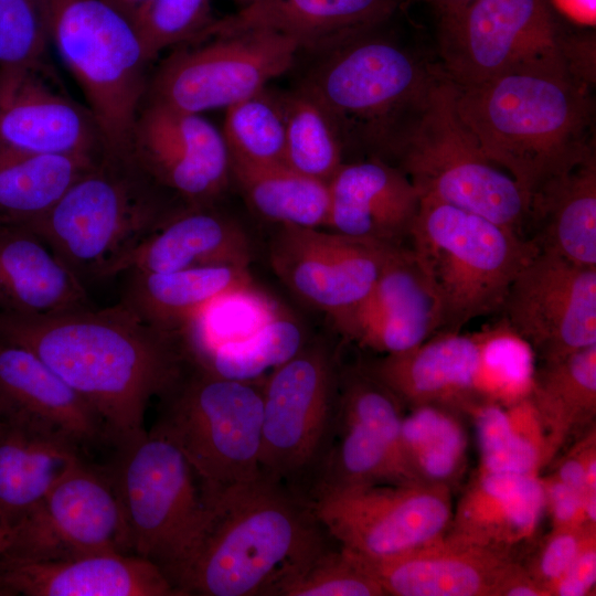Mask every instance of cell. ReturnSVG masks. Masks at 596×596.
Returning <instances> with one entry per match:
<instances>
[{"mask_svg": "<svg viewBox=\"0 0 596 596\" xmlns=\"http://www.w3.org/2000/svg\"><path fill=\"white\" fill-rule=\"evenodd\" d=\"M593 539H596V525L553 528L541 541L528 563L522 565L550 596V587Z\"/></svg>", "mask_w": 596, "mask_h": 596, "instance_id": "ee69618b", "label": "cell"}, {"mask_svg": "<svg viewBox=\"0 0 596 596\" xmlns=\"http://www.w3.org/2000/svg\"><path fill=\"white\" fill-rule=\"evenodd\" d=\"M252 248L244 230L212 205H183L132 249L115 276L166 273L204 266L248 267Z\"/></svg>", "mask_w": 596, "mask_h": 596, "instance_id": "4316f807", "label": "cell"}, {"mask_svg": "<svg viewBox=\"0 0 596 596\" xmlns=\"http://www.w3.org/2000/svg\"><path fill=\"white\" fill-rule=\"evenodd\" d=\"M405 0H256L215 21L202 33L269 30L294 39L300 49L324 51L382 26Z\"/></svg>", "mask_w": 596, "mask_h": 596, "instance_id": "484cf974", "label": "cell"}, {"mask_svg": "<svg viewBox=\"0 0 596 596\" xmlns=\"http://www.w3.org/2000/svg\"><path fill=\"white\" fill-rule=\"evenodd\" d=\"M103 156L40 153L0 142V223L40 217Z\"/></svg>", "mask_w": 596, "mask_h": 596, "instance_id": "836d02e7", "label": "cell"}, {"mask_svg": "<svg viewBox=\"0 0 596 596\" xmlns=\"http://www.w3.org/2000/svg\"><path fill=\"white\" fill-rule=\"evenodd\" d=\"M402 445L417 482L450 487L464 470L467 435L454 409L433 405L411 408L402 422Z\"/></svg>", "mask_w": 596, "mask_h": 596, "instance_id": "8d00e7d4", "label": "cell"}, {"mask_svg": "<svg viewBox=\"0 0 596 596\" xmlns=\"http://www.w3.org/2000/svg\"><path fill=\"white\" fill-rule=\"evenodd\" d=\"M113 447L114 456L105 468L124 509L130 551L167 576L203 515L199 478L178 446L153 426Z\"/></svg>", "mask_w": 596, "mask_h": 596, "instance_id": "30bf717a", "label": "cell"}, {"mask_svg": "<svg viewBox=\"0 0 596 596\" xmlns=\"http://www.w3.org/2000/svg\"><path fill=\"white\" fill-rule=\"evenodd\" d=\"M348 555L385 595L392 596H503L510 582L524 571L512 552L448 532L390 558L363 560Z\"/></svg>", "mask_w": 596, "mask_h": 596, "instance_id": "ffe728a7", "label": "cell"}, {"mask_svg": "<svg viewBox=\"0 0 596 596\" xmlns=\"http://www.w3.org/2000/svg\"><path fill=\"white\" fill-rule=\"evenodd\" d=\"M299 50L294 39L269 30L201 33L161 62L146 100L196 114L226 109L286 73Z\"/></svg>", "mask_w": 596, "mask_h": 596, "instance_id": "7c38bea8", "label": "cell"}, {"mask_svg": "<svg viewBox=\"0 0 596 596\" xmlns=\"http://www.w3.org/2000/svg\"><path fill=\"white\" fill-rule=\"evenodd\" d=\"M128 274L120 302L151 327L175 337L215 299L255 288L248 267L240 266Z\"/></svg>", "mask_w": 596, "mask_h": 596, "instance_id": "1f68e13d", "label": "cell"}, {"mask_svg": "<svg viewBox=\"0 0 596 596\" xmlns=\"http://www.w3.org/2000/svg\"><path fill=\"white\" fill-rule=\"evenodd\" d=\"M222 135L231 162L252 166L284 163L283 94L265 87L227 107Z\"/></svg>", "mask_w": 596, "mask_h": 596, "instance_id": "ab89813d", "label": "cell"}, {"mask_svg": "<svg viewBox=\"0 0 596 596\" xmlns=\"http://www.w3.org/2000/svg\"><path fill=\"white\" fill-rule=\"evenodd\" d=\"M307 500L340 549L363 560L398 556L440 538L454 513L450 487L426 482L321 490Z\"/></svg>", "mask_w": 596, "mask_h": 596, "instance_id": "5bb4252c", "label": "cell"}, {"mask_svg": "<svg viewBox=\"0 0 596 596\" xmlns=\"http://www.w3.org/2000/svg\"><path fill=\"white\" fill-rule=\"evenodd\" d=\"M0 339L36 354L99 415L110 445L143 428L149 402L188 362L180 340L119 302L49 316L0 315Z\"/></svg>", "mask_w": 596, "mask_h": 596, "instance_id": "6da1fadb", "label": "cell"}, {"mask_svg": "<svg viewBox=\"0 0 596 596\" xmlns=\"http://www.w3.org/2000/svg\"><path fill=\"white\" fill-rule=\"evenodd\" d=\"M84 454L82 446L57 430L2 414L0 511L14 526Z\"/></svg>", "mask_w": 596, "mask_h": 596, "instance_id": "f546056e", "label": "cell"}, {"mask_svg": "<svg viewBox=\"0 0 596 596\" xmlns=\"http://www.w3.org/2000/svg\"><path fill=\"white\" fill-rule=\"evenodd\" d=\"M88 307L85 284L38 234L0 223V315L49 316Z\"/></svg>", "mask_w": 596, "mask_h": 596, "instance_id": "83f0119b", "label": "cell"}, {"mask_svg": "<svg viewBox=\"0 0 596 596\" xmlns=\"http://www.w3.org/2000/svg\"><path fill=\"white\" fill-rule=\"evenodd\" d=\"M596 585V539L589 541L564 574L550 587V596H586Z\"/></svg>", "mask_w": 596, "mask_h": 596, "instance_id": "bcb514c9", "label": "cell"}, {"mask_svg": "<svg viewBox=\"0 0 596 596\" xmlns=\"http://www.w3.org/2000/svg\"><path fill=\"white\" fill-rule=\"evenodd\" d=\"M380 28L321 51L298 88L324 109L344 150L392 163L444 72Z\"/></svg>", "mask_w": 596, "mask_h": 596, "instance_id": "277c9868", "label": "cell"}, {"mask_svg": "<svg viewBox=\"0 0 596 596\" xmlns=\"http://www.w3.org/2000/svg\"><path fill=\"white\" fill-rule=\"evenodd\" d=\"M339 379L322 342L272 370L263 383L262 473L285 482L318 469L336 433Z\"/></svg>", "mask_w": 596, "mask_h": 596, "instance_id": "4fadbf2b", "label": "cell"}, {"mask_svg": "<svg viewBox=\"0 0 596 596\" xmlns=\"http://www.w3.org/2000/svg\"><path fill=\"white\" fill-rule=\"evenodd\" d=\"M0 408L57 430L84 449L110 444L95 409L36 354L0 339Z\"/></svg>", "mask_w": 596, "mask_h": 596, "instance_id": "d4e9b609", "label": "cell"}, {"mask_svg": "<svg viewBox=\"0 0 596 596\" xmlns=\"http://www.w3.org/2000/svg\"><path fill=\"white\" fill-rule=\"evenodd\" d=\"M1 417H2V411H1V408H0V419H1Z\"/></svg>", "mask_w": 596, "mask_h": 596, "instance_id": "f5cc1de1", "label": "cell"}, {"mask_svg": "<svg viewBox=\"0 0 596 596\" xmlns=\"http://www.w3.org/2000/svg\"><path fill=\"white\" fill-rule=\"evenodd\" d=\"M0 142L40 153H107L94 115L57 88L47 63L0 66Z\"/></svg>", "mask_w": 596, "mask_h": 596, "instance_id": "d6986e66", "label": "cell"}, {"mask_svg": "<svg viewBox=\"0 0 596 596\" xmlns=\"http://www.w3.org/2000/svg\"><path fill=\"white\" fill-rule=\"evenodd\" d=\"M3 596H173L162 570L131 553L36 560L0 553Z\"/></svg>", "mask_w": 596, "mask_h": 596, "instance_id": "7402d4cb", "label": "cell"}, {"mask_svg": "<svg viewBox=\"0 0 596 596\" xmlns=\"http://www.w3.org/2000/svg\"><path fill=\"white\" fill-rule=\"evenodd\" d=\"M454 86L461 121L530 200L595 152L592 85L570 72L530 71Z\"/></svg>", "mask_w": 596, "mask_h": 596, "instance_id": "3957f363", "label": "cell"}, {"mask_svg": "<svg viewBox=\"0 0 596 596\" xmlns=\"http://www.w3.org/2000/svg\"><path fill=\"white\" fill-rule=\"evenodd\" d=\"M392 163L409 178L421 198L480 215L524 236L530 196L481 150L456 111L455 86L445 74Z\"/></svg>", "mask_w": 596, "mask_h": 596, "instance_id": "ba28073f", "label": "cell"}, {"mask_svg": "<svg viewBox=\"0 0 596 596\" xmlns=\"http://www.w3.org/2000/svg\"><path fill=\"white\" fill-rule=\"evenodd\" d=\"M272 595L385 596L382 587L342 550L324 549L283 578Z\"/></svg>", "mask_w": 596, "mask_h": 596, "instance_id": "b9f144b4", "label": "cell"}, {"mask_svg": "<svg viewBox=\"0 0 596 596\" xmlns=\"http://www.w3.org/2000/svg\"><path fill=\"white\" fill-rule=\"evenodd\" d=\"M305 344L300 326L277 313L248 336L222 343L188 363L216 376L256 381L264 372L292 358Z\"/></svg>", "mask_w": 596, "mask_h": 596, "instance_id": "74e56055", "label": "cell"}, {"mask_svg": "<svg viewBox=\"0 0 596 596\" xmlns=\"http://www.w3.org/2000/svg\"><path fill=\"white\" fill-rule=\"evenodd\" d=\"M97 552L131 553L129 533L105 466L84 458L14 524L11 544L2 553L54 560Z\"/></svg>", "mask_w": 596, "mask_h": 596, "instance_id": "9a60e30c", "label": "cell"}, {"mask_svg": "<svg viewBox=\"0 0 596 596\" xmlns=\"http://www.w3.org/2000/svg\"><path fill=\"white\" fill-rule=\"evenodd\" d=\"M167 193L129 157L106 153L50 210L22 225L85 284L115 276L119 263L177 209Z\"/></svg>", "mask_w": 596, "mask_h": 596, "instance_id": "5b68a950", "label": "cell"}, {"mask_svg": "<svg viewBox=\"0 0 596 596\" xmlns=\"http://www.w3.org/2000/svg\"><path fill=\"white\" fill-rule=\"evenodd\" d=\"M556 11L575 24L594 26L596 0H547Z\"/></svg>", "mask_w": 596, "mask_h": 596, "instance_id": "7dc6e473", "label": "cell"}, {"mask_svg": "<svg viewBox=\"0 0 596 596\" xmlns=\"http://www.w3.org/2000/svg\"><path fill=\"white\" fill-rule=\"evenodd\" d=\"M436 10L439 28L455 21L461 12L475 0H427Z\"/></svg>", "mask_w": 596, "mask_h": 596, "instance_id": "c3c4849f", "label": "cell"}, {"mask_svg": "<svg viewBox=\"0 0 596 596\" xmlns=\"http://www.w3.org/2000/svg\"><path fill=\"white\" fill-rule=\"evenodd\" d=\"M408 240L438 301V333L460 332L500 311L513 279L539 251L507 227L427 198H421Z\"/></svg>", "mask_w": 596, "mask_h": 596, "instance_id": "8992f818", "label": "cell"}, {"mask_svg": "<svg viewBox=\"0 0 596 596\" xmlns=\"http://www.w3.org/2000/svg\"><path fill=\"white\" fill-rule=\"evenodd\" d=\"M232 178L247 203L267 221L279 225H328L329 185L285 163L252 166L231 162Z\"/></svg>", "mask_w": 596, "mask_h": 596, "instance_id": "d590c367", "label": "cell"}, {"mask_svg": "<svg viewBox=\"0 0 596 596\" xmlns=\"http://www.w3.org/2000/svg\"><path fill=\"white\" fill-rule=\"evenodd\" d=\"M546 436L551 458L596 415V344L543 362L528 396Z\"/></svg>", "mask_w": 596, "mask_h": 596, "instance_id": "d6a6232c", "label": "cell"}, {"mask_svg": "<svg viewBox=\"0 0 596 596\" xmlns=\"http://www.w3.org/2000/svg\"><path fill=\"white\" fill-rule=\"evenodd\" d=\"M49 44L41 0H0V66L45 64Z\"/></svg>", "mask_w": 596, "mask_h": 596, "instance_id": "7bdbcfd3", "label": "cell"}, {"mask_svg": "<svg viewBox=\"0 0 596 596\" xmlns=\"http://www.w3.org/2000/svg\"><path fill=\"white\" fill-rule=\"evenodd\" d=\"M395 246L318 227L280 225L272 237L269 260L297 297L329 315L343 333Z\"/></svg>", "mask_w": 596, "mask_h": 596, "instance_id": "2e32d148", "label": "cell"}, {"mask_svg": "<svg viewBox=\"0 0 596 596\" xmlns=\"http://www.w3.org/2000/svg\"><path fill=\"white\" fill-rule=\"evenodd\" d=\"M125 15L129 21L136 15L148 0H103Z\"/></svg>", "mask_w": 596, "mask_h": 596, "instance_id": "681fc988", "label": "cell"}, {"mask_svg": "<svg viewBox=\"0 0 596 596\" xmlns=\"http://www.w3.org/2000/svg\"><path fill=\"white\" fill-rule=\"evenodd\" d=\"M545 511L550 513L553 528L588 524L585 519L583 496L554 476L541 478ZM592 525V524H590Z\"/></svg>", "mask_w": 596, "mask_h": 596, "instance_id": "f6af8a7d", "label": "cell"}, {"mask_svg": "<svg viewBox=\"0 0 596 596\" xmlns=\"http://www.w3.org/2000/svg\"><path fill=\"white\" fill-rule=\"evenodd\" d=\"M50 43L82 88L106 152L129 157L149 61L131 22L103 0H41Z\"/></svg>", "mask_w": 596, "mask_h": 596, "instance_id": "52a82bcc", "label": "cell"}, {"mask_svg": "<svg viewBox=\"0 0 596 596\" xmlns=\"http://www.w3.org/2000/svg\"><path fill=\"white\" fill-rule=\"evenodd\" d=\"M486 331L436 333L419 345L363 366L409 408L441 406L460 413L483 403L479 394Z\"/></svg>", "mask_w": 596, "mask_h": 596, "instance_id": "44dd1931", "label": "cell"}, {"mask_svg": "<svg viewBox=\"0 0 596 596\" xmlns=\"http://www.w3.org/2000/svg\"><path fill=\"white\" fill-rule=\"evenodd\" d=\"M160 397L153 427L183 453L203 494L262 473L263 384L216 376L188 363Z\"/></svg>", "mask_w": 596, "mask_h": 596, "instance_id": "9c48e42d", "label": "cell"}, {"mask_svg": "<svg viewBox=\"0 0 596 596\" xmlns=\"http://www.w3.org/2000/svg\"><path fill=\"white\" fill-rule=\"evenodd\" d=\"M214 21L210 0H148L130 22L151 63L162 51L194 39Z\"/></svg>", "mask_w": 596, "mask_h": 596, "instance_id": "60d3db41", "label": "cell"}, {"mask_svg": "<svg viewBox=\"0 0 596 596\" xmlns=\"http://www.w3.org/2000/svg\"><path fill=\"white\" fill-rule=\"evenodd\" d=\"M129 158L185 205H212L232 179L222 131L200 114L157 102L145 99L138 113Z\"/></svg>", "mask_w": 596, "mask_h": 596, "instance_id": "ac0fdd59", "label": "cell"}, {"mask_svg": "<svg viewBox=\"0 0 596 596\" xmlns=\"http://www.w3.org/2000/svg\"><path fill=\"white\" fill-rule=\"evenodd\" d=\"M440 327L435 292L411 247L395 246L343 336L384 354L413 349Z\"/></svg>", "mask_w": 596, "mask_h": 596, "instance_id": "603a6c76", "label": "cell"}, {"mask_svg": "<svg viewBox=\"0 0 596 596\" xmlns=\"http://www.w3.org/2000/svg\"><path fill=\"white\" fill-rule=\"evenodd\" d=\"M284 163L307 177L329 183L344 161L338 130L324 109L300 88L283 94Z\"/></svg>", "mask_w": 596, "mask_h": 596, "instance_id": "f35d334b", "label": "cell"}, {"mask_svg": "<svg viewBox=\"0 0 596 596\" xmlns=\"http://www.w3.org/2000/svg\"><path fill=\"white\" fill-rule=\"evenodd\" d=\"M467 414L475 425L479 470L539 475L551 459L545 433L528 397L509 406L479 403Z\"/></svg>", "mask_w": 596, "mask_h": 596, "instance_id": "e575fe53", "label": "cell"}, {"mask_svg": "<svg viewBox=\"0 0 596 596\" xmlns=\"http://www.w3.org/2000/svg\"><path fill=\"white\" fill-rule=\"evenodd\" d=\"M203 498L199 528L167 573L178 595H272L327 549L308 500L264 473Z\"/></svg>", "mask_w": 596, "mask_h": 596, "instance_id": "7a4b0ae2", "label": "cell"}, {"mask_svg": "<svg viewBox=\"0 0 596 596\" xmlns=\"http://www.w3.org/2000/svg\"><path fill=\"white\" fill-rule=\"evenodd\" d=\"M328 185L333 232L389 245L409 238L421 196L397 166L375 157L344 162Z\"/></svg>", "mask_w": 596, "mask_h": 596, "instance_id": "cb8c5ba5", "label": "cell"}, {"mask_svg": "<svg viewBox=\"0 0 596 596\" xmlns=\"http://www.w3.org/2000/svg\"><path fill=\"white\" fill-rule=\"evenodd\" d=\"M237 1L244 2V6H245V4H248V3L254 2L256 0H237Z\"/></svg>", "mask_w": 596, "mask_h": 596, "instance_id": "816d5d0a", "label": "cell"}, {"mask_svg": "<svg viewBox=\"0 0 596 596\" xmlns=\"http://www.w3.org/2000/svg\"><path fill=\"white\" fill-rule=\"evenodd\" d=\"M13 536V525L0 511V553L4 552L11 544Z\"/></svg>", "mask_w": 596, "mask_h": 596, "instance_id": "f907efd6", "label": "cell"}, {"mask_svg": "<svg viewBox=\"0 0 596 596\" xmlns=\"http://www.w3.org/2000/svg\"><path fill=\"white\" fill-rule=\"evenodd\" d=\"M500 311L543 362L596 344V267L538 251L513 279Z\"/></svg>", "mask_w": 596, "mask_h": 596, "instance_id": "e0dca14e", "label": "cell"}, {"mask_svg": "<svg viewBox=\"0 0 596 596\" xmlns=\"http://www.w3.org/2000/svg\"><path fill=\"white\" fill-rule=\"evenodd\" d=\"M539 251L596 267V156L550 179L530 200L528 227Z\"/></svg>", "mask_w": 596, "mask_h": 596, "instance_id": "4dcf8cb0", "label": "cell"}, {"mask_svg": "<svg viewBox=\"0 0 596 596\" xmlns=\"http://www.w3.org/2000/svg\"><path fill=\"white\" fill-rule=\"evenodd\" d=\"M545 497L539 475L478 470L454 509L448 533L512 552L535 534Z\"/></svg>", "mask_w": 596, "mask_h": 596, "instance_id": "f1b7e54d", "label": "cell"}, {"mask_svg": "<svg viewBox=\"0 0 596 596\" xmlns=\"http://www.w3.org/2000/svg\"><path fill=\"white\" fill-rule=\"evenodd\" d=\"M439 33L440 67L460 86L530 71L576 76L572 38L561 30L547 0H475Z\"/></svg>", "mask_w": 596, "mask_h": 596, "instance_id": "8fae6325", "label": "cell"}]
</instances>
